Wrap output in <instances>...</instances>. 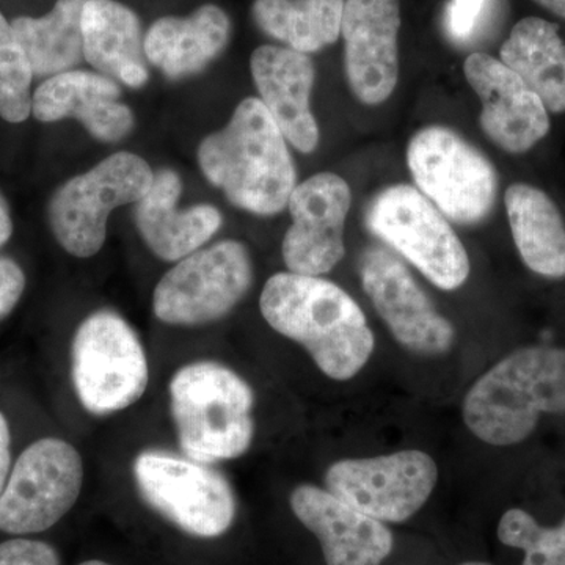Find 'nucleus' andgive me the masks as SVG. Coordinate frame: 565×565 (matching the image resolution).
Listing matches in <instances>:
<instances>
[{"instance_id": "obj_1", "label": "nucleus", "mask_w": 565, "mask_h": 565, "mask_svg": "<svg viewBox=\"0 0 565 565\" xmlns=\"http://www.w3.org/2000/svg\"><path fill=\"white\" fill-rule=\"evenodd\" d=\"M263 318L302 344L327 377L349 381L374 352V333L359 303L341 286L310 275L275 274L259 299Z\"/></svg>"}, {"instance_id": "obj_2", "label": "nucleus", "mask_w": 565, "mask_h": 565, "mask_svg": "<svg viewBox=\"0 0 565 565\" xmlns=\"http://www.w3.org/2000/svg\"><path fill=\"white\" fill-rule=\"evenodd\" d=\"M199 163L211 184L252 214H280L296 189L285 136L258 98H245L228 125L200 143Z\"/></svg>"}, {"instance_id": "obj_3", "label": "nucleus", "mask_w": 565, "mask_h": 565, "mask_svg": "<svg viewBox=\"0 0 565 565\" xmlns=\"http://www.w3.org/2000/svg\"><path fill=\"white\" fill-rule=\"evenodd\" d=\"M544 414H565V349L523 348L509 353L465 396L463 422L484 444H522Z\"/></svg>"}, {"instance_id": "obj_4", "label": "nucleus", "mask_w": 565, "mask_h": 565, "mask_svg": "<svg viewBox=\"0 0 565 565\" xmlns=\"http://www.w3.org/2000/svg\"><path fill=\"white\" fill-rule=\"evenodd\" d=\"M252 386L215 362L185 364L170 382V405L182 452L212 463L244 456L252 446Z\"/></svg>"}, {"instance_id": "obj_5", "label": "nucleus", "mask_w": 565, "mask_h": 565, "mask_svg": "<svg viewBox=\"0 0 565 565\" xmlns=\"http://www.w3.org/2000/svg\"><path fill=\"white\" fill-rule=\"evenodd\" d=\"M151 167L132 152H115L71 178L52 195L47 218L57 243L76 258L102 250L110 212L139 203L152 184Z\"/></svg>"}, {"instance_id": "obj_6", "label": "nucleus", "mask_w": 565, "mask_h": 565, "mask_svg": "<svg viewBox=\"0 0 565 565\" xmlns=\"http://www.w3.org/2000/svg\"><path fill=\"white\" fill-rule=\"evenodd\" d=\"M71 375L82 407L110 415L131 407L150 381L147 353L131 326L115 311H96L71 345Z\"/></svg>"}, {"instance_id": "obj_7", "label": "nucleus", "mask_w": 565, "mask_h": 565, "mask_svg": "<svg viewBox=\"0 0 565 565\" xmlns=\"http://www.w3.org/2000/svg\"><path fill=\"white\" fill-rule=\"evenodd\" d=\"M366 226L438 288L455 291L468 280L463 244L418 189L396 184L379 192L367 206Z\"/></svg>"}, {"instance_id": "obj_8", "label": "nucleus", "mask_w": 565, "mask_h": 565, "mask_svg": "<svg viewBox=\"0 0 565 565\" xmlns=\"http://www.w3.org/2000/svg\"><path fill=\"white\" fill-rule=\"evenodd\" d=\"M407 163L419 192L449 221H484L497 199L492 163L459 134L427 126L412 137Z\"/></svg>"}, {"instance_id": "obj_9", "label": "nucleus", "mask_w": 565, "mask_h": 565, "mask_svg": "<svg viewBox=\"0 0 565 565\" xmlns=\"http://www.w3.org/2000/svg\"><path fill=\"white\" fill-rule=\"evenodd\" d=\"M134 479L143 500L184 533L218 537L233 525V487L206 463L151 449L137 456Z\"/></svg>"}, {"instance_id": "obj_10", "label": "nucleus", "mask_w": 565, "mask_h": 565, "mask_svg": "<svg viewBox=\"0 0 565 565\" xmlns=\"http://www.w3.org/2000/svg\"><path fill=\"white\" fill-rule=\"evenodd\" d=\"M253 281L250 253L239 241H222L180 259L156 286L152 310L170 326H203L225 318Z\"/></svg>"}, {"instance_id": "obj_11", "label": "nucleus", "mask_w": 565, "mask_h": 565, "mask_svg": "<svg viewBox=\"0 0 565 565\" xmlns=\"http://www.w3.org/2000/svg\"><path fill=\"white\" fill-rule=\"evenodd\" d=\"M84 484L77 449L61 438H41L25 449L0 494V531L43 533L68 514Z\"/></svg>"}, {"instance_id": "obj_12", "label": "nucleus", "mask_w": 565, "mask_h": 565, "mask_svg": "<svg viewBox=\"0 0 565 565\" xmlns=\"http://www.w3.org/2000/svg\"><path fill=\"white\" fill-rule=\"evenodd\" d=\"M437 481V463L418 449L340 460L326 475L329 492L382 523L412 519Z\"/></svg>"}, {"instance_id": "obj_13", "label": "nucleus", "mask_w": 565, "mask_h": 565, "mask_svg": "<svg viewBox=\"0 0 565 565\" xmlns=\"http://www.w3.org/2000/svg\"><path fill=\"white\" fill-rule=\"evenodd\" d=\"M360 280L397 343L419 355L446 353L456 341L455 326L444 318L397 256L371 247L360 258Z\"/></svg>"}, {"instance_id": "obj_14", "label": "nucleus", "mask_w": 565, "mask_h": 565, "mask_svg": "<svg viewBox=\"0 0 565 565\" xmlns=\"http://www.w3.org/2000/svg\"><path fill=\"white\" fill-rule=\"evenodd\" d=\"M351 203L348 182L334 173L313 174L296 185L288 202L292 225L281 247L289 273L319 277L344 258Z\"/></svg>"}, {"instance_id": "obj_15", "label": "nucleus", "mask_w": 565, "mask_h": 565, "mask_svg": "<svg viewBox=\"0 0 565 565\" xmlns=\"http://www.w3.org/2000/svg\"><path fill=\"white\" fill-rule=\"evenodd\" d=\"M399 0H345L341 35L351 90L360 102H386L399 79Z\"/></svg>"}, {"instance_id": "obj_16", "label": "nucleus", "mask_w": 565, "mask_h": 565, "mask_svg": "<svg viewBox=\"0 0 565 565\" xmlns=\"http://www.w3.org/2000/svg\"><path fill=\"white\" fill-rule=\"evenodd\" d=\"M465 77L481 98L482 131L501 150L530 151L550 131L548 110L519 74L492 55L476 52L465 61Z\"/></svg>"}, {"instance_id": "obj_17", "label": "nucleus", "mask_w": 565, "mask_h": 565, "mask_svg": "<svg viewBox=\"0 0 565 565\" xmlns=\"http://www.w3.org/2000/svg\"><path fill=\"white\" fill-rule=\"evenodd\" d=\"M289 501L294 515L318 537L327 565H382L392 555V531L329 490L302 484Z\"/></svg>"}, {"instance_id": "obj_18", "label": "nucleus", "mask_w": 565, "mask_h": 565, "mask_svg": "<svg viewBox=\"0 0 565 565\" xmlns=\"http://www.w3.org/2000/svg\"><path fill=\"white\" fill-rule=\"evenodd\" d=\"M117 82L102 73L71 70L47 77L32 96L36 120L54 122L74 118L104 143H117L136 126L132 110L120 102Z\"/></svg>"}, {"instance_id": "obj_19", "label": "nucleus", "mask_w": 565, "mask_h": 565, "mask_svg": "<svg viewBox=\"0 0 565 565\" xmlns=\"http://www.w3.org/2000/svg\"><path fill=\"white\" fill-rule=\"evenodd\" d=\"M250 68L262 103L285 139L296 150L315 151L319 128L310 106L316 77L313 61L291 47L266 44L253 52Z\"/></svg>"}, {"instance_id": "obj_20", "label": "nucleus", "mask_w": 565, "mask_h": 565, "mask_svg": "<svg viewBox=\"0 0 565 565\" xmlns=\"http://www.w3.org/2000/svg\"><path fill=\"white\" fill-rule=\"evenodd\" d=\"M182 181L170 169L154 173L147 195L136 203V225L145 244L163 262H180L200 250L221 230L223 217L211 204L180 210Z\"/></svg>"}, {"instance_id": "obj_21", "label": "nucleus", "mask_w": 565, "mask_h": 565, "mask_svg": "<svg viewBox=\"0 0 565 565\" xmlns=\"http://www.w3.org/2000/svg\"><path fill=\"white\" fill-rule=\"evenodd\" d=\"M232 21L214 3L199 7L189 17H163L145 33V54L169 79L202 73L225 51Z\"/></svg>"}, {"instance_id": "obj_22", "label": "nucleus", "mask_w": 565, "mask_h": 565, "mask_svg": "<svg viewBox=\"0 0 565 565\" xmlns=\"http://www.w3.org/2000/svg\"><path fill=\"white\" fill-rule=\"evenodd\" d=\"M84 58L96 73L140 88L150 79L140 18L118 0H87L82 11Z\"/></svg>"}, {"instance_id": "obj_23", "label": "nucleus", "mask_w": 565, "mask_h": 565, "mask_svg": "<svg viewBox=\"0 0 565 565\" xmlns=\"http://www.w3.org/2000/svg\"><path fill=\"white\" fill-rule=\"evenodd\" d=\"M504 203L523 263L542 277H565V223L553 200L520 182L505 191Z\"/></svg>"}, {"instance_id": "obj_24", "label": "nucleus", "mask_w": 565, "mask_h": 565, "mask_svg": "<svg viewBox=\"0 0 565 565\" xmlns=\"http://www.w3.org/2000/svg\"><path fill=\"white\" fill-rule=\"evenodd\" d=\"M500 57L539 96L546 110L565 111V43L557 25L535 17L516 22L501 46Z\"/></svg>"}, {"instance_id": "obj_25", "label": "nucleus", "mask_w": 565, "mask_h": 565, "mask_svg": "<svg viewBox=\"0 0 565 565\" xmlns=\"http://www.w3.org/2000/svg\"><path fill=\"white\" fill-rule=\"evenodd\" d=\"M87 0H57L44 17L11 21L33 76L52 77L76 68L84 58L82 11Z\"/></svg>"}, {"instance_id": "obj_26", "label": "nucleus", "mask_w": 565, "mask_h": 565, "mask_svg": "<svg viewBox=\"0 0 565 565\" xmlns=\"http://www.w3.org/2000/svg\"><path fill=\"white\" fill-rule=\"evenodd\" d=\"M345 0H255L252 17L270 39L302 54L340 39Z\"/></svg>"}, {"instance_id": "obj_27", "label": "nucleus", "mask_w": 565, "mask_h": 565, "mask_svg": "<svg viewBox=\"0 0 565 565\" xmlns=\"http://www.w3.org/2000/svg\"><path fill=\"white\" fill-rule=\"evenodd\" d=\"M33 71L11 22L0 13V117L22 122L32 114Z\"/></svg>"}, {"instance_id": "obj_28", "label": "nucleus", "mask_w": 565, "mask_h": 565, "mask_svg": "<svg viewBox=\"0 0 565 565\" xmlns=\"http://www.w3.org/2000/svg\"><path fill=\"white\" fill-rule=\"evenodd\" d=\"M498 539L525 553L522 565H565V519L546 527L523 509H509L498 523Z\"/></svg>"}, {"instance_id": "obj_29", "label": "nucleus", "mask_w": 565, "mask_h": 565, "mask_svg": "<svg viewBox=\"0 0 565 565\" xmlns=\"http://www.w3.org/2000/svg\"><path fill=\"white\" fill-rule=\"evenodd\" d=\"M0 565H61V557L44 542L11 539L0 544Z\"/></svg>"}, {"instance_id": "obj_30", "label": "nucleus", "mask_w": 565, "mask_h": 565, "mask_svg": "<svg viewBox=\"0 0 565 565\" xmlns=\"http://www.w3.org/2000/svg\"><path fill=\"white\" fill-rule=\"evenodd\" d=\"M489 0H449L446 10V29L457 41L470 39L476 31Z\"/></svg>"}, {"instance_id": "obj_31", "label": "nucleus", "mask_w": 565, "mask_h": 565, "mask_svg": "<svg viewBox=\"0 0 565 565\" xmlns=\"http://www.w3.org/2000/svg\"><path fill=\"white\" fill-rule=\"evenodd\" d=\"M25 275L17 262L0 256V321L14 310L24 294Z\"/></svg>"}, {"instance_id": "obj_32", "label": "nucleus", "mask_w": 565, "mask_h": 565, "mask_svg": "<svg viewBox=\"0 0 565 565\" xmlns=\"http://www.w3.org/2000/svg\"><path fill=\"white\" fill-rule=\"evenodd\" d=\"M11 468V434L6 415L0 412V494L6 489Z\"/></svg>"}, {"instance_id": "obj_33", "label": "nucleus", "mask_w": 565, "mask_h": 565, "mask_svg": "<svg viewBox=\"0 0 565 565\" xmlns=\"http://www.w3.org/2000/svg\"><path fill=\"white\" fill-rule=\"evenodd\" d=\"M11 233H13V222H11L10 207L0 193V247L9 243Z\"/></svg>"}, {"instance_id": "obj_34", "label": "nucleus", "mask_w": 565, "mask_h": 565, "mask_svg": "<svg viewBox=\"0 0 565 565\" xmlns=\"http://www.w3.org/2000/svg\"><path fill=\"white\" fill-rule=\"evenodd\" d=\"M534 2L565 20V0H534Z\"/></svg>"}, {"instance_id": "obj_35", "label": "nucleus", "mask_w": 565, "mask_h": 565, "mask_svg": "<svg viewBox=\"0 0 565 565\" xmlns=\"http://www.w3.org/2000/svg\"><path fill=\"white\" fill-rule=\"evenodd\" d=\"M79 565H110V564L104 563V561H87V563H82Z\"/></svg>"}, {"instance_id": "obj_36", "label": "nucleus", "mask_w": 565, "mask_h": 565, "mask_svg": "<svg viewBox=\"0 0 565 565\" xmlns=\"http://www.w3.org/2000/svg\"><path fill=\"white\" fill-rule=\"evenodd\" d=\"M460 565H492V564L479 563V561H471V563H463V564H460Z\"/></svg>"}]
</instances>
